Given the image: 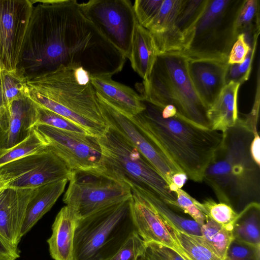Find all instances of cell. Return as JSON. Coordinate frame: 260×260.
Returning a JSON list of instances; mask_svg holds the SVG:
<instances>
[{"instance_id":"obj_1","label":"cell","mask_w":260,"mask_h":260,"mask_svg":"<svg viewBox=\"0 0 260 260\" xmlns=\"http://www.w3.org/2000/svg\"><path fill=\"white\" fill-rule=\"evenodd\" d=\"M34 6L17 69L27 78L61 66L91 76L120 72L125 56L85 16L76 0H32Z\"/></svg>"},{"instance_id":"obj_2","label":"cell","mask_w":260,"mask_h":260,"mask_svg":"<svg viewBox=\"0 0 260 260\" xmlns=\"http://www.w3.org/2000/svg\"><path fill=\"white\" fill-rule=\"evenodd\" d=\"M143 101L145 109L128 117L179 172L194 182H202L221 143L222 133L190 123L176 114H166L160 107Z\"/></svg>"},{"instance_id":"obj_3","label":"cell","mask_w":260,"mask_h":260,"mask_svg":"<svg viewBox=\"0 0 260 260\" xmlns=\"http://www.w3.org/2000/svg\"><path fill=\"white\" fill-rule=\"evenodd\" d=\"M257 126L245 118L222 133L220 145L206 168L203 181L220 203L239 213L249 205L260 204V166L253 159L250 145Z\"/></svg>"},{"instance_id":"obj_4","label":"cell","mask_w":260,"mask_h":260,"mask_svg":"<svg viewBox=\"0 0 260 260\" xmlns=\"http://www.w3.org/2000/svg\"><path fill=\"white\" fill-rule=\"evenodd\" d=\"M29 96L38 105L101 136L108 126L91 75L79 66H61L26 78Z\"/></svg>"},{"instance_id":"obj_5","label":"cell","mask_w":260,"mask_h":260,"mask_svg":"<svg viewBox=\"0 0 260 260\" xmlns=\"http://www.w3.org/2000/svg\"><path fill=\"white\" fill-rule=\"evenodd\" d=\"M139 86L141 96L150 103L160 108L172 105L180 118L210 128L208 108L190 78L187 58L180 52L157 55L148 79Z\"/></svg>"},{"instance_id":"obj_6","label":"cell","mask_w":260,"mask_h":260,"mask_svg":"<svg viewBox=\"0 0 260 260\" xmlns=\"http://www.w3.org/2000/svg\"><path fill=\"white\" fill-rule=\"evenodd\" d=\"M98 138L102 151L98 171L142 198L155 196L176 210V193L127 139L109 125Z\"/></svg>"},{"instance_id":"obj_7","label":"cell","mask_w":260,"mask_h":260,"mask_svg":"<svg viewBox=\"0 0 260 260\" xmlns=\"http://www.w3.org/2000/svg\"><path fill=\"white\" fill-rule=\"evenodd\" d=\"M130 199L77 219L73 260H110L137 233Z\"/></svg>"},{"instance_id":"obj_8","label":"cell","mask_w":260,"mask_h":260,"mask_svg":"<svg viewBox=\"0 0 260 260\" xmlns=\"http://www.w3.org/2000/svg\"><path fill=\"white\" fill-rule=\"evenodd\" d=\"M244 0H207L192 25L183 34V49L187 59L228 61L237 38L235 20Z\"/></svg>"},{"instance_id":"obj_9","label":"cell","mask_w":260,"mask_h":260,"mask_svg":"<svg viewBox=\"0 0 260 260\" xmlns=\"http://www.w3.org/2000/svg\"><path fill=\"white\" fill-rule=\"evenodd\" d=\"M63 198L77 219L129 200L132 191L126 184L98 170L74 171Z\"/></svg>"},{"instance_id":"obj_10","label":"cell","mask_w":260,"mask_h":260,"mask_svg":"<svg viewBox=\"0 0 260 260\" xmlns=\"http://www.w3.org/2000/svg\"><path fill=\"white\" fill-rule=\"evenodd\" d=\"M85 16L126 58L138 23L129 0H90L79 3Z\"/></svg>"},{"instance_id":"obj_11","label":"cell","mask_w":260,"mask_h":260,"mask_svg":"<svg viewBox=\"0 0 260 260\" xmlns=\"http://www.w3.org/2000/svg\"><path fill=\"white\" fill-rule=\"evenodd\" d=\"M72 171L47 146L45 149L0 168V179L7 187L34 189L53 182L69 180Z\"/></svg>"},{"instance_id":"obj_12","label":"cell","mask_w":260,"mask_h":260,"mask_svg":"<svg viewBox=\"0 0 260 260\" xmlns=\"http://www.w3.org/2000/svg\"><path fill=\"white\" fill-rule=\"evenodd\" d=\"M33 129L72 172L99 170L102 151L98 137L43 124H37Z\"/></svg>"},{"instance_id":"obj_13","label":"cell","mask_w":260,"mask_h":260,"mask_svg":"<svg viewBox=\"0 0 260 260\" xmlns=\"http://www.w3.org/2000/svg\"><path fill=\"white\" fill-rule=\"evenodd\" d=\"M33 8L31 0H0L1 71L17 69Z\"/></svg>"},{"instance_id":"obj_14","label":"cell","mask_w":260,"mask_h":260,"mask_svg":"<svg viewBox=\"0 0 260 260\" xmlns=\"http://www.w3.org/2000/svg\"><path fill=\"white\" fill-rule=\"evenodd\" d=\"M99 104L108 125L127 139L152 166L175 192L178 189L172 182L173 176L179 172L149 141L132 122L96 93Z\"/></svg>"},{"instance_id":"obj_15","label":"cell","mask_w":260,"mask_h":260,"mask_svg":"<svg viewBox=\"0 0 260 260\" xmlns=\"http://www.w3.org/2000/svg\"><path fill=\"white\" fill-rule=\"evenodd\" d=\"M34 189L6 187L0 189V235L18 249L27 204Z\"/></svg>"},{"instance_id":"obj_16","label":"cell","mask_w":260,"mask_h":260,"mask_svg":"<svg viewBox=\"0 0 260 260\" xmlns=\"http://www.w3.org/2000/svg\"><path fill=\"white\" fill-rule=\"evenodd\" d=\"M228 61L211 59H187L188 74L200 98L209 108L226 84Z\"/></svg>"},{"instance_id":"obj_17","label":"cell","mask_w":260,"mask_h":260,"mask_svg":"<svg viewBox=\"0 0 260 260\" xmlns=\"http://www.w3.org/2000/svg\"><path fill=\"white\" fill-rule=\"evenodd\" d=\"M129 203L137 232L145 242H155L174 249L175 242L163 220L154 209L134 192Z\"/></svg>"},{"instance_id":"obj_18","label":"cell","mask_w":260,"mask_h":260,"mask_svg":"<svg viewBox=\"0 0 260 260\" xmlns=\"http://www.w3.org/2000/svg\"><path fill=\"white\" fill-rule=\"evenodd\" d=\"M108 75L91 76V82L97 93L115 109L129 117L145 108L143 98L131 87L113 80Z\"/></svg>"},{"instance_id":"obj_19","label":"cell","mask_w":260,"mask_h":260,"mask_svg":"<svg viewBox=\"0 0 260 260\" xmlns=\"http://www.w3.org/2000/svg\"><path fill=\"white\" fill-rule=\"evenodd\" d=\"M10 123L6 148L19 143L31 133L38 118V105L29 96L23 95L8 105Z\"/></svg>"},{"instance_id":"obj_20","label":"cell","mask_w":260,"mask_h":260,"mask_svg":"<svg viewBox=\"0 0 260 260\" xmlns=\"http://www.w3.org/2000/svg\"><path fill=\"white\" fill-rule=\"evenodd\" d=\"M77 218L65 206L57 214L47 240L51 256L54 260H73V242Z\"/></svg>"},{"instance_id":"obj_21","label":"cell","mask_w":260,"mask_h":260,"mask_svg":"<svg viewBox=\"0 0 260 260\" xmlns=\"http://www.w3.org/2000/svg\"><path fill=\"white\" fill-rule=\"evenodd\" d=\"M68 181V179H64L34 188L26 209L21 230L22 237L51 209L63 193Z\"/></svg>"},{"instance_id":"obj_22","label":"cell","mask_w":260,"mask_h":260,"mask_svg":"<svg viewBox=\"0 0 260 260\" xmlns=\"http://www.w3.org/2000/svg\"><path fill=\"white\" fill-rule=\"evenodd\" d=\"M240 86L234 81L227 83L209 108L207 116L211 129L222 133L235 124L239 118L237 95Z\"/></svg>"},{"instance_id":"obj_23","label":"cell","mask_w":260,"mask_h":260,"mask_svg":"<svg viewBox=\"0 0 260 260\" xmlns=\"http://www.w3.org/2000/svg\"><path fill=\"white\" fill-rule=\"evenodd\" d=\"M156 56V48L151 33L137 23L128 59L133 70L143 81L148 79Z\"/></svg>"},{"instance_id":"obj_24","label":"cell","mask_w":260,"mask_h":260,"mask_svg":"<svg viewBox=\"0 0 260 260\" xmlns=\"http://www.w3.org/2000/svg\"><path fill=\"white\" fill-rule=\"evenodd\" d=\"M163 221L177 245L176 251L184 260H222L204 242L201 236L187 234Z\"/></svg>"},{"instance_id":"obj_25","label":"cell","mask_w":260,"mask_h":260,"mask_svg":"<svg viewBox=\"0 0 260 260\" xmlns=\"http://www.w3.org/2000/svg\"><path fill=\"white\" fill-rule=\"evenodd\" d=\"M233 239L260 246V204L249 205L238 215L232 225Z\"/></svg>"},{"instance_id":"obj_26","label":"cell","mask_w":260,"mask_h":260,"mask_svg":"<svg viewBox=\"0 0 260 260\" xmlns=\"http://www.w3.org/2000/svg\"><path fill=\"white\" fill-rule=\"evenodd\" d=\"M259 1L244 0L237 15L235 26L238 36L244 34L252 47L259 34Z\"/></svg>"},{"instance_id":"obj_27","label":"cell","mask_w":260,"mask_h":260,"mask_svg":"<svg viewBox=\"0 0 260 260\" xmlns=\"http://www.w3.org/2000/svg\"><path fill=\"white\" fill-rule=\"evenodd\" d=\"M143 199L154 209L164 221L176 229L189 235L202 236L201 226L199 224L191 218L180 215L159 198L150 195Z\"/></svg>"},{"instance_id":"obj_28","label":"cell","mask_w":260,"mask_h":260,"mask_svg":"<svg viewBox=\"0 0 260 260\" xmlns=\"http://www.w3.org/2000/svg\"><path fill=\"white\" fill-rule=\"evenodd\" d=\"M232 228V225H221L209 217L201 227L203 240L222 260L233 239Z\"/></svg>"},{"instance_id":"obj_29","label":"cell","mask_w":260,"mask_h":260,"mask_svg":"<svg viewBox=\"0 0 260 260\" xmlns=\"http://www.w3.org/2000/svg\"><path fill=\"white\" fill-rule=\"evenodd\" d=\"M184 0H164L157 15L146 28L152 36L171 33L177 27L176 21Z\"/></svg>"},{"instance_id":"obj_30","label":"cell","mask_w":260,"mask_h":260,"mask_svg":"<svg viewBox=\"0 0 260 260\" xmlns=\"http://www.w3.org/2000/svg\"><path fill=\"white\" fill-rule=\"evenodd\" d=\"M47 144L41 135L33 129L30 135L19 143L10 148L0 149V168L8 163L41 151Z\"/></svg>"},{"instance_id":"obj_31","label":"cell","mask_w":260,"mask_h":260,"mask_svg":"<svg viewBox=\"0 0 260 260\" xmlns=\"http://www.w3.org/2000/svg\"><path fill=\"white\" fill-rule=\"evenodd\" d=\"M2 86L8 105L15 100L28 94L26 77L20 70L0 71Z\"/></svg>"},{"instance_id":"obj_32","label":"cell","mask_w":260,"mask_h":260,"mask_svg":"<svg viewBox=\"0 0 260 260\" xmlns=\"http://www.w3.org/2000/svg\"><path fill=\"white\" fill-rule=\"evenodd\" d=\"M38 118L36 124L46 125L57 129L70 132L89 134L86 130L79 125L63 116L38 105Z\"/></svg>"},{"instance_id":"obj_33","label":"cell","mask_w":260,"mask_h":260,"mask_svg":"<svg viewBox=\"0 0 260 260\" xmlns=\"http://www.w3.org/2000/svg\"><path fill=\"white\" fill-rule=\"evenodd\" d=\"M201 204L203 212L208 217L223 225H232L238 214L229 205L217 203L212 199H206Z\"/></svg>"},{"instance_id":"obj_34","label":"cell","mask_w":260,"mask_h":260,"mask_svg":"<svg viewBox=\"0 0 260 260\" xmlns=\"http://www.w3.org/2000/svg\"><path fill=\"white\" fill-rule=\"evenodd\" d=\"M176 194V210L188 214L201 226L207 220L208 216L203 212L201 203L190 196L181 188L175 191Z\"/></svg>"},{"instance_id":"obj_35","label":"cell","mask_w":260,"mask_h":260,"mask_svg":"<svg viewBox=\"0 0 260 260\" xmlns=\"http://www.w3.org/2000/svg\"><path fill=\"white\" fill-rule=\"evenodd\" d=\"M207 0H184L176 21L177 27L183 34L193 24L204 9Z\"/></svg>"},{"instance_id":"obj_36","label":"cell","mask_w":260,"mask_h":260,"mask_svg":"<svg viewBox=\"0 0 260 260\" xmlns=\"http://www.w3.org/2000/svg\"><path fill=\"white\" fill-rule=\"evenodd\" d=\"M223 260H260V246H255L233 239Z\"/></svg>"},{"instance_id":"obj_37","label":"cell","mask_w":260,"mask_h":260,"mask_svg":"<svg viewBox=\"0 0 260 260\" xmlns=\"http://www.w3.org/2000/svg\"><path fill=\"white\" fill-rule=\"evenodd\" d=\"M164 0H136L133 9L138 23L146 28L158 12Z\"/></svg>"},{"instance_id":"obj_38","label":"cell","mask_w":260,"mask_h":260,"mask_svg":"<svg viewBox=\"0 0 260 260\" xmlns=\"http://www.w3.org/2000/svg\"><path fill=\"white\" fill-rule=\"evenodd\" d=\"M145 242L137 233L133 235L110 260H139L143 255Z\"/></svg>"},{"instance_id":"obj_39","label":"cell","mask_w":260,"mask_h":260,"mask_svg":"<svg viewBox=\"0 0 260 260\" xmlns=\"http://www.w3.org/2000/svg\"><path fill=\"white\" fill-rule=\"evenodd\" d=\"M142 260H184L173 249L155 242H145Z\"/></svg>"},{"instance_id":"obj_40","label":"cell","mask_w":260,"mask_h":260,"mask_svg":"<svg viewBox=\"0 0 260 260\" xmlns=\"http://www.w3.org/2000/svg\"><path fill=\"white\" fill-rule=\"evenodd\" d=\"M251 49V46L246 41L245 35L243 34L239 35L230 52L228 64L241 63Z\"/></svg>"},{"instance_id":"obj_41","label":"cell","mask_w":260,"mask_h":260,"mask_svg":"<svg viewBox=\"0 0 260 260\" xmlns=\"http://www.w3.org/2000/svg\"><path fill=\"white\" fill-rule=\"evenodd\" d=\"M10 123L8 106L0 108V149L6 148Z\"/></svg>"},{"instance_id":"obj_42","label":"cell","mask_w":260,"mask_h":260,"mask_svg":"<svg viewBox=\"0 0 260 260\" xmlns=\"http://www.w3.org/2000/svg\"><path fill=\"white\" fill-rule=\"evenodd\" d=\"M257 41L255 42L245 59L241 63L238 64V70L241 78V84L246 81L251 71L252 59L254 57Z\"/></svg>"},{"instance_id":"obj_43","label":"cell","mask_w":260,"mask_h":260,"mask_svg":"<svg viewBox=\"0 0 260 260\" xmlns=\"http://www.w3.org/2000/svg\"><path fill=\"white\" fill-rule=\"evenodd\" d=\"M19 257L18 249L12 246L0 235V260H16Z\"/></svg>"},{"instance_id":"obj_44","label":"cell","mask_w":260,"mask_h":260,"mask_svg":"<svg viewBox=\"0 0 260 260\" xmlns=\"http://www.w3.org/2000/svg\"><path fill=\"white\" fill-rule=\"evenodd\" d=\"M250 150L253 159L258 165L260 166V139L258 132L254 134L250 145Z\"/></svg>"},{"instance_id":"obj_45","label":"cell","mask_w":260,"mask_h":260,"mask_svg":"<svg viewBox=\"0 0 260 260\" xmlns=\"http://www.w3.org/2000/svg\"><path fill=\"white\" fill-rule=\"evenodd\" d=\"M186 175L182 172L175 174L172 177V182L178 188H182L187 179Z\"/></svg>"},{"instance_id":"obj_46","label":"cell","mask_w":260,"mask_h":260,"mask_svg":"<svg viewBox=\"0 0 260 260\" xmlns=\"http://www.w3.org/2000/svg\"><path fill=\"white\" fill-rule=\"evenodd\" d=\"M7 106L8 104L4 97V95L2 89L1 78L0 75V108Z\"/></svg>"},{"instance_id":"obj_47","label":"cell","mask_w":260,"mask_h":260,"mask_svg":"<svg viewBox=\"0 0 260 260\" xmlns=\"http://www.w3.org/2000/svg\"><path fill=\"white\" fill-rule=\"evenodd\" d=\"M7 187V184L0 179V189Z\"/></svg>"},{"instance_id":"obj_48","label":"cell","mask_w":260,"mask_h":260,"mask_svg":"<svg viewBox=\"0 0 260 260\" xmlns=\"http://www.w3.org/2000/svg\"><path fill=\"white\" fill-rule=\"evenodd\" d=\"M139 260H142V259H139Z\"/></svg>"},{"instance_id":"obj_49","label":"cell","mask_w":260,"mask_h":260,"mask_svg":"<svg viewBox=\"0 0 260 260\" xmlns=\"http://www.w3.org/2000/svg\"><path fill=\"white\" fill-rule=\"evenodd\" d=\"M0 71H1V68H0Z\"/></svg>"}]
</instances>
